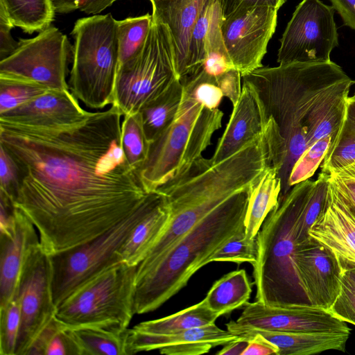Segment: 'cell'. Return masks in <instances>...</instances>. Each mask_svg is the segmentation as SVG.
Returning <instances> with one entry per match:
<instances>
[{"instance_id":"6da1fadb","label":"cell","mask_w":355,"mask_h":355,"mask_svg":"<svg viewBox=\"0 0 355 355\" xmlns=\"http://www.w3.org/2000/svg\"><path fill=\"white\" fill-rule=\"evenodd\" d=\"M122 116L112 105L64 125L0 120V146L18 169L13 204L50 256L103 234L150 193L126 160Z\"/></svg>"},{"instance_id":"7a4b0ae2","label":"cell","mask_w":355,"mask_h":355,"mask_svg":"<svg viewBox=\"0 0 355 355\" xmlns=\"http://www.w3.org/2000/svg\"><path fill=\"white\" fill-rule=\"evenodd\" d=\"M242 78L254 88L282 138L287 171L319 139L331 135L334 140L355 83L332 61L261 67Z\"/></svg>"},{"instance_id":"3957f363","label":"cell","mask_w":355,"mask_h":355,"mask_svg":"<svg viewBox=\"0 0 355 355\" xmlns=\"http://www.w3.org/2000/svg\"><path fill=\"white\" fill-rule=\"evenodd\" d=\"M270 165L268 148L261 135L220 162L200 157L160 187L157 191L167 203L169 219L137 269L150 265L227 200L253 189Z\"/></svg>"},{"instance_id":"277c9868","label":"cell","mask_w":355,"mask_h":355,"mask_svg":"<svg viewBox=\"0 0 355 355\" xmlns=\"http://www.w3.org/2000/svg\"><path fill=\"white\" fill-rule=\"evenodd\" d=\"M252 189L233 196L200 220L147 267L137 270L135 314L153 311L177 294L207 260L245 227Z\"/></svg>"},{"instance_id":"5b68a950","label":"cell","mask_w":355,"mask_h":355,"mask_svg":"<svg viewBox=\"0 0 355 355\" xmlns=\"http://www.w3.org/2000/svg\"><path fill=\"white\" fill-rule=\"evenodd\" d=\"M314 181L294 185L269 213L256 236V301L270 306L309 303L294 268L296 216Z\"/></svg>"},{"instance_id":"8992f818","label":"cell","mask_w":355,"mask_h":355,"mask_svg":"<svg viewBox=\"0 0 355 355\" xmlns=\"http://www.w3.org/2000/svg\"><path fill=\"white\" fill-rule=\"evenodd\" d=\"M223 117L220 109L207 108L183 87L174 120L150 143L147 158L138 170L146 190L156 191L202 157Z\"/></svg>"},{"instance_id":"52a82bcc","label":"cell","mask_w":355,"mask_h":355,"mask_svg":"<svg viewBox=\"0 0 355 355\" xmlns=\"http://www.w3.org/2000/svg\"><path fill=\"white\" fill-rule=\"evenodd\" d=\"M72 34L75 43L70 92L92 109L112 105L119 67L116 20L110 13L80 18Z\"/></svg>"},{"instance_id":"ba28073f","label":"cell","mask_w":355,"mask_h":355,"mask_svg":"<svg viewBox=\"0 0 355 355\" xmlns=\"http://www.w3.org/2000/svg\"><path fill=\"white\" fill-rule=\"evenodd\" d=\"M137 266L121 261L83 283L58 306L55 318L70 327L120 325L128 327L135 314Z\"/></svg>"},{"instance_id":"9c48e42d","label":"cell","mask_w":355,"mask_h":355,"mask_svg":"<svg viewBox=\"0 0 355 355\" xmlns=\"http://www.w3.org/2000/svg\"><path fill=\"white\" fill-rule=\"evenodd\" d=\"M160 197L150 193L126 218L98 236L51 255L53 295L56 306L83 283L104 269L121 262L120 249L136 225Z\"/></svg>"},{"instance_id":"30bf717a","label":"cell","mask_w":355,"mask_h":355,"mask_svg":"<svg viewBox=\"0 0 355 355\" xmlns=\"http://www.w3.org/2000/svg\"><path fill=\"white\" fill-rule=\"evenodd\" d=\"M176 78L170 32L166 25L153 18L142 49L119 67L112 105L123 116L137 113Z\"/></svg>"},{"instance_id":"8fae6325","label":"cell","mask_w":355,"mask_h":355,"mask_svg":"<svg viewBox=\"0 0 355 355\" xmlns=\"http://www.w3.org/2000/svg\"><path fill=\"white\" fill-rule=\"evenodd\" d=\"M16 50L0 61V76L69 89L67 82L71 47L67 37L50 26L33 38L20 40Z\"/></svg>"},{"instance_id":"7c38bea8","label":"cell","mask_w":355,"mask_h":355,"mask_svg":"<svg viewBox=\"0 0 355 355\" xmlns=\"http://www.w3.org/2000/svg\"><path fill=\"white\" fill-rule=\"evenodd\" d=\"M334 9L320 0H302L280 40L277 62L322 63L338 45Z\"/></svg>"},{"instance_id":"4fadbf2b","label":"cell","mask_w":355,"mask_h":355,"mask_svg":"<svg viewBox=\"0 0 355 355\" xmlns=\"http://www.w3.org/2000/svg\"><path fill=\"white\" fill-rule=\"evenodd\" d=\"M18 297L21 320L16 355L26 353L40 331L55 317L51 256L40 244L28 256L20 278Z\"/></svg>"},{"instance_id":"5bb4252c","label":"cell","mask_w":355,"mask_h":355,"mask_svg":"<svg viewBox=\"0 0 355 355\" xmlns=\"http://www.w3.org/2000/svg\"><path fill=\"white\" fill-rule=\"evenodd\" d=\"M277 11L269 6H256L237 10L223 19V44L242 77L263 67L261 61L276 29Z\"/></svg>"},{"instance_id":"9a60e30c","label":"cell","mask_w":355,"mask_h":355,"mask_svg":"<svg viewBox=\"0 0 355 355\" xmlns=\"http://www.w3.org/2000/svg\"><path fill=\"white\" fill-rule=\"evenodd\" d=\"M230 333L245 329L282 332H349L351 329L327 310L309 303L270 306L248 302L236 321L226 324Z\"/></svg>"},{"instance_id":"2e32d148","label":"cell","mask_w":355,"mask_h":355,"mask_svg":"<svg viewBox=\"0 0 355 355\" xmlns=\"http://www.w3.org/2000/svg\"><path fill=\"white\" fill-rule=\"evenodd\" d=\"M308 235L331 251L342 268H355V209L331 175L326 202Z\"/></svg>"},{"instance_id":"e0dca14e","label":"cell","mask_w":355,"mask_h":355,"mask_svg":"<svg viewBox=\"0 0 355 355\" xmlns=\"http://www.w3.org/2000/svg\"><path fill=\"white\" fill-rule=\"evenodd\" d=\"M294 268L308 302L328 310L338 296L343 270L334 254L315 240L297 245Z\"/></svg>"},{"instance_id":"ac0fdd59","label":"cell","mask_w":355,"mask_h":355,"mask_svg":"<svg viewBox=\"0 0 355 355\" xmlns=\"http://www.w3.org/2000/svg\"><path fill=\"white\" fill-rule=\"evenodd\" d=\"M238 338L214 323L168 334H150L130 329L128 343L130 354L159 350L165 355H200Z\"/></svg>"},{"instance_id":"d6986e66","label":"cell","mask_w":355,"mask_h":355,"mask_svg":"<svg viewBox=\"0 0 355 355\" xmlns=\"http://www.w3.org/2000/svg\"><path fill=\"white\" fill-rule=\"evenodd\" d=\"M267 123V118L254 88L243 80L239 99L233 110L226 128L219 139L211 158L220 162L261 136Z\"/></svg>"},{"instance_id":"ffe728a7","label":"cell","mask_w":355,"mask_h":355,"mask_svg":"<svg viewBox=\"0 0 355 355\" xmlns=\"http://www.w3.org/2000/svg\"><path fill=\"white\" fill-rule=\"evenodd\" d=\"M37 232L32 222L16 208L13 233L0 236V309L17 295L26 260L33 250L40 244Z\"/></svg>"},{"instance_id":"44dd1931","label":"cell","mask_w":355,"mask_h":355,"mask_svg":"<svg viewBox=\"0 0 355 355\" xmlns=\"http://www.w3.org/2000/svg\"><path fill=\"white\" fill-rule=\"evenodd\" d=\"M153 18L166 26L173 42L177 77L187 78L189 44L196 23L209 0H149Z\"/></svg>"},{"instance_id":"7402d4cb","label":"cell","mask_w":355,"mask_h":355,"mask_svg":"<svg viewBox=\"0 0 355 355\" xmlns=\"http://www.w3.org/2000/svg\"><path fill=\"white\" fill-rule=\"evenodd\" d=\"M87 113L69 89L49 90L0 114V120L33 125H64L78 121Z\"/></svg>"},{"instance_id":"603a6c76","label":"cell","mask_w":355,"mask_h":355,"mask_svg":"<svg viewBox=\"0 0 355 355\" xmlns=\"http://www.w3.org/2000/svg\"><path fill=\"white\" fill-rule=\"evenodd\" d=\"M256 334L276 346L277 355H311L328 350L345 352L350 336L349 332H282L257 329L233 333L242 338Z\"/></svg>"},{"instance_id":"cb8c5ba5","label":"cell","mask_w":355,"mask_h":355,"mask_svg":"<svg viewBox=\"0 0 355 355\" xmlns=\"http://www.w3.org/2000/svg\"><path fill=\"white\" fill-rule=\"evenodd\" d=\"M160 195L152 208L134 227L120 249L122 261L129 266H137L167 225L169 209L164 196Z\"/></svg>"},{"instance_id":"d4e9b609","label":"cell","mask_w":355,"mask_h":355,"mask_svg":"<svg viewBox=\"0 0 355 355\" xmlns=\"http://www.w3.org/2000/svg\"><path fill=\"white\" fill-rule=\"evenodd\" d=\"M70 328L80 355H130L128 327L92 324Z\"/></svg>"},{"instance_id":"484cf974","label":"cell","mask_w":355,"mask_h":355,"mask_svg":"<svg viewBox=\"0 0 355 355\" xmlns=\"http://www.w3.org/2000/svg\"><path fill=\"white\" fill-rule=\"evenodd\" d=\"M282 191L277 169L270 165L251 191L245 216L246 236L256 239L265 219L278 205Z\"/></svg>"},{"instance_id":"4316f807","label":"cell","mask_w":355,"mask_h":355,"mask_svg":"<svg viewBox=\"0 0 355 355\" xmlns=\"http://www.w3.org/2000/svg\"><path fill=\"white\" fill-rule=\"evenodd\" d=\"M183 84L176 78L159 96L139 110L142 126L150 143L161 135L174 120L181 104Z\"/></svg>"},{"instance_id":"83f0119b","label":"cell","mask_w":355,"mask_h":355,"mask_svg":"<svg viewBox=\"0 0 355 355\" xmlns=\"http://www.w3.org/2000/svg\"><path fill=\"white\" fill-rule=\"evenodd\" d=\"M252 286L244 269L232 271L214 283L204 301L211 311L221 316L245 305Z\"/></svg>"},{"instance_id":"f1b7e54d","label":"cell","mask_w":355,"mask_h":355,"mask_svg":"<svg viewBox=\"0 0 355 355\" xmlns=\"http://www.w3.org/2000/svg\"><path fill=\"white\" fill-rule=\"evenodd\" d=\"M218 317L202 300L168 316L140 322L132 329L146 334H168L214 324Z\"/></svg>"},{"instance_id":"f546056e","label":"cell","mask_w":355,"mask_h":355,"mask_svg":"<svg viewBox=\"0 0 355 355\" xmlns=\"http://www.w3.org/2000/svg\"><path fill=\"white\" fill-rule=\"evenodd\" d=\"M0 10L28 33L50 27L55 14L51 0H0Z\"/></svg>"},{"instance_id":"4dcf8cb0","label":"cell","mask_w":355,"mask_h":355,"mask_svg":"<svg viewBox=\"0 0 355 355\" xmlns=\"http://www.w3.org/2000/svg\"><path fill=\"white\" fill-rule=\"evenodd\" d=\"M355 160V96L347 100L342 125L321 165L327 174L340 169Z\"/></svg>"},{"instance_id":"1f68e13d","label":"cell","mask_w":355,"mask_h":355,"mask_svg":"<svg viewBox=\"0 0 355 355\" xmlns=\"http://www.w3.org/2000/svg\"><path fill=\"white\" fill-rule=\"evenodd\" d=\"M26 355H80L71 329L55 315L40 331Z\"/></svg>"},{"instance_id":"d6a6232c","label":"cell","mask_w":355,"mask_h":355,"mask_svg":"<svg viewBox=\"0 0 355 355\" xmlns=\"http://www.w3.org/2000/svg\"><path fill=\"white\" fill-rule=\"evenodd\" d=\"M330 175L320 172L302 205L295 220L297 245L309 240L308 230L322 209L327 198Z\"/></svg>"},{"instance_id":"836d02e7","label":"cell","mask_w":355,"mask_h":355,"mask_svg":"<svg viewBox=\"0 0 355 355\" xmlns=\"http://www.w3.org/2000/svg\"><path fill=\"white\" fill-rule=\"evenodd\" d=\"M153 24V16L146 15L116 20L119 66L134 58L142 49Z\"/></svg>"},{"instance_id":"e575fe53","label":"cell","mask_w":355,"mask_h":355,"mask_svg":"<svg viewBox=\"0 0 355 355\" xmlns=\"http://www.w3.org/2000/svg\"><path fill=\"white\" fill-rule=\"evenodd\" d=\"M121 144L128 164L138 171L147 158L150 146L139 112L123 116Z\"/></svg>"},{"instance_id":"d590c367","label":"cell","mask_w":355,"mask_h":355,"mask_svg":"<svg viewBox=\"0 0 355 355\" xmlns=\"http://www.w3.org/2000/svg\"><path fill=\"white\" fill-rule=\"evenodd\" d=\"M49 90L32 82L0 76V114L23 105Z\"/></svg>"},{"instance_id":"8d00e7d4","label":"cell","mask_w":355,"mask_h":355,"mask_svg":"<svg viewBox=\"0 0 355 355\" xmlns=\"http://www.w3.org/2000/svg\"><path fill=\"white\" fill-rule=\"evenodd\" d=\"M257 252L256 239L248 238L244 227L211 255L207 260V264L211 262H233L240 265L247 262L253 265L257 259Z\"/></svg>"},{"instance_id":"74e56055","label":"cell","mask_w":355,"mask_h":355,"mask_svg":"<svg viewBox=\"0 0 355 355\" xmlns=\"http://www.w3.org/2000/svg\"><path fill=\"white\" fill-rule=\"evenodd\" d=\"M184 91L210 110L218 108L223 94L216 78L202 67L196 73L182 81Z\"/></svg>"},{"instance_id":"f35d334b","label":"cell","mask_w":355,"mask_h":355,"mask_svg":"<svg viewBox=\"0 0 355 355\" xmlns=\"http://www.w3.org/2000/svg\"><path fill=\"white\" fill-rule=\"evenodd\" d=\"M334 137L326 136L306 150L295 164L288 178V187L309 180L322 164L327 151L331 146Z\"/></svg>"},{"instance_id":"ab89813d","label":"cell","mask_w":355,"mask_h":355,"mask_svg":"<svg viewBox=\"0 0 355 355\" xmlns=\"http://www.w3.org/2000/svg\"><path fill=\"white\" fill-rule=\"evenodd\" d=\"M21 320V303L18 295L0 309V354L16 355Z\"/></svg>"},{"instance_id":"60d3db41","label":"cell","mask_w":355,"mask_h":355,"mask_svg":"<svg viewBox=\"0 0 355 355\" xmlns=\"http://www.w3.org/2000/svg\"><path fill=\"white\" fill-rule=\"evenodd\" d=\"M342 270L340 293L327 311L336 318L355 325V284L347 272Z\"/></svg>"},{"instance_id":"b9f144b4","label":"cell","mask_w":355,"mask_h":355,"mask_svg":"<svg viewBox=\"0 0 355 355\" xmlns=\"http://www.w3.org/2000/svg\"><path fill=\"white\" fill-rule=\"evenodd\" d=\"M18 180V169L15 161L0 146V191L12 201L17 189Z\"/></svg>"},{"instance_id":"7bdbcfd3","label":"cell","mask_w":355,"mask_h":355,"mask_svg":"<svg viewBox=\"0 0 355 355\" xmlns=\"http://www.w3.org/2000/svg\"><path fill=\"white\" fill-rule=\"evenodd\" d=\"M117 0H51L55 12L67 13L77 9L86 14L96 15Z\"/></svg>"},{"instance_id":"ee69618b","label":"cell","mask_w":355,"mask_h":355,"mask_svg":"<svg viewBox=\"0 0 355 355\" xmlns=\"http://www.w3.org/2000/svg\"><path fill=\"white\" fill-rule=\"evenodd\" d=\"M216 78L223 96L227 97L234 106L239 99L242 90V76L240 72L233 69L216 76Z\"/></svg>"},{"instance_id":"f6af8a7d","label":"cell","mask_w":355,"mask_h":355,"mask_svg":"<svg viewBox=\"0 0 355 355\" xmlns=\"http://www.w3.org/2000/svg\"><path fill=\"white\" fill-rule=\"evenodd\" d=\"M286 0H220L223 19L234 12L256 6H269L277 10Z\"/></svg>"},{"instance_id":"bcb514c9","label":"cell","mask_w":355,"mask_h":355,"mask_svg":"<svg viewBox=\"0 0 355 355\" xmlns=\"http://www.w3.org/2000/svg\"><path fill=\"white\" fill-rule=\"evenodd\" d=\"M13 27L6 15L0 10V61L12 53L18 46L19 42L11 35Z\"/></svg>"},{"instance_id":"7dc6e473","label":"cell","mask_w":355,"mask_h":355,"mask_svg":"<svg viewBox=\"0 0 355 355\" xmlns=\"http://www.w3.org/2000/svg\"><path fill=\"white\" fill-rule=\"evenodd\" d=\"M241 338L248 341V344L241 355H277V347L263 338L260 334H256L246 338Z\"/></svg>"},{"instance_id":"c3c4849f","label":"cell","mask_w":355,"mask_h":355,"mask_svg":"<svg viewBox=\"0 0 355 355\" xmlns=\"http://www.w3.org/2000/svg\"><path fill=\"white\" fill-rule=\"evenodd\" d=\"M344 24L355 30V0H329Z\"/></svg>"},{"instance_id":"681fc988","label":"cell","mask_w":355,"mask_h":355,"mask_svg":"<svg viewBox=\"0 0 355 355\" xmlns=\"http://www.w3.org/2000/svg\"><path fill=\"white\" fill-rule=\"evenodd\" d=\"M248 341L239 337V338L231 341L218 351L217 355H241L246 348Z\"/></svg>"},{"instance_id":"f907efd6","label":"cell","mask_w":355,"mask_h":355,"mask_svg":"<svg viewBox=\"0 0 355 355\" xmlns=\"http://www.w3.org/2000/svg\"><path fill=\"white\" fill-rule=\"evenodd\" d=\"M330 175L339 180L355 184V160Z\"/></svg>"},{"instance_id":"816d5d0a","label":"cell","mask_w":355,"mask_h":355,"mask_svg":"<svg viewBox=\"0 0 355 355\" xmlns=\"http://www.w3.org/2000/svg\"><path fill=\"white\" fill-rule=\"evenodd\" d=\"M334 178L338 181L340 187L343 188L350 202L355 209V184L339 180L335 177Z\"/></svg>"},{"instance_id":"f5cc1de1","label":"cell","mask_w":355,"mask_h":355,"mask_svg":"<svg viewBox=\"0 0 355 355\" xmlns=\"http://www.w3.org/2000/svg\"><path fill=\"white\" fill-rule=\"evenodd\" d=\"M344 270H345L347 272L349 277L353 281V282L355 284V268L344 269Z\"/></svg>"},{"instance_id":"db71d44e","label":"cell","mask_w":355,"mask_h":355,"mask_svg":"<svg viewBox=\"0 0 355 355\" xmlns=\"http://www.w3.org/2000/svg\"><path fill=\"white\" fill-rule=\"evenodd\" d=\"M354 95L355 96V93L354 94Z\"/></svg>"}]
</instances>
